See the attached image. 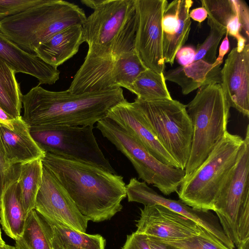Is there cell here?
<instances>
[{"mask_svg": "<svg viewBox=\"0 0 249 249\" xmlns=\"http://www.w3.org/2000/svg\"><path fill=\"white\" fill-rule=\"evenodd\" d=\"M238 249H249V239L242 242L238 247Z\"/></svg>", "mask_w": 249, "mask_h": 249, "instance_id": "ab89813d", "label": "cell"}, {"mask_svg": "<svg viewBox=\"0 0 249 249\" xmlns=\"http://www.w3.org/2000/svg\"><path fill=\"white\" fill-rule=\"evenodd\" d=\"M165 81L163 73L147 69L139 75L129 91L142 101L171 100Z\"/></svg>", "mask_w": 249, "mask_h": 249, "instance_id": "83f0119b", "label": "cell"}, {"mask_svg": "<svg viewBox=\"0 0 249 249\" xmlns=\"http://www.w3.org/2000/svg\"><path fill=\"white\" fill-rule=\"evenodd\" d=\"M0 238H1V231H0Z\"/></svg>", "mask_w": 249, "mask_h": 249, "instance_id": "7bdbcfd3", "label": "cell"}, {"mask_svg": "<svg viewBox=\"0 0 249 249\" xmlns=\"http://www.w3.org/2000/svg\"><path fill=\"white\" fill-rule=\"evenodd\" d=\"M192 0H175L167 4L163 11L161 26L163 57L165 63L173 65L177 52L188 37L191 21L189 12Z\"/></svg>", "mask_w": 249, "mask_h": 249, "instance_id": "e0dca14e", "label": "cell"}, {"mask_svg": "<svg viewBox=\"0 0 249 249\" xmlns=\"http://www.w3.org/2000/svg\"><path fill=\"white\" fill-rule=\"evenodd\" d=\"M147 69L135 50L120 56L113 64L112 80L114 87L128 90L139 75Z\"/></svg>", "mask_w": 249, "mask_h": 249, "instance_id": "f1b7e54d", "label": "cell"}, {"mask_svg": "<svg viewBox=\"0 0 249 249\" xmlns=\"http://www.w3.org/2000/svg\"><path fill=\"white\" fill-rule=\"evenodd\" d=\"M230 104L244 116L249 117V45L229 53L221 69L220 83Z\"/></svg>", "mask_w": 249, "mask_h": 249, "instance_id": "9a60e30c", "label": "cell"}, {"mask_svg": "<svg viewBox=\"0 0 249 249\" xmlns=\"http://www.w3.org/2000/svg\"><path fill=\"white\" fill-rule=\"evenodd\" d=\"M102 135L131 162L138 178L168 196L178 191L184 170L167 165L152 156L130 133L105 117L96 123Z\"/></svg>", "mask_w": 249, "mask_h": 249, "instance_id": "9c48e42d", "label": "cell"}, {"mask_svg": "<svg viewBox=\"0 0 249 249\" xmlns=\"http://www.w3.org/2000/svg\"><path fill=\"white\" fill-rule=\"evenodd\" d=\"M13 125L10 129L0 123V142L9 162L18 165L43 157L45 152L32 138L22 116L14 119Z\"/></svg>", "mask_w": 249, "mask_h": 249, "instance_id": "ffe728a7", "label": "cell"}, {"mask_svg": "<svg viewBox=\"0 0 249 249\" xmlns=\"http://www.w3.org/2000/svg\"><path fill=\"white\" fill-rule=\"evenodd\" d=\"M161 242L178 249H230L203 228L199 233L188 238L172 242Z\"/></svg>", "mask_w": 249, "mask_h": 249, "instance_id": "4dcf8cb0", "label": "cell"}, {"mask_svg": "<svg viewBox=\"0 0 249 249\" xmlns=\"http://www.w3.org/2000/svg\"><path fill=\"white\" fill-rule=\"evenodd\" d=\"M220 65L209 64L202 60L194 61L187 66H179L163 73L165 80L177 84L183 94L187 95L201 87L220 84Z\"/></svg>", "mask_w": 249, "mask_h": 249, "instance_id": "7402d4cb", "label": "cell"}, {"mask_svg": "<svg viewBox=\"0 0 249 249\" xmlns=\"http://www.w3.org/2000/svg\"><path fill=\"white\" fill-rule=\"evenodd\" d=\"M5 244V242L2 240V238H0V246H2Z\"/></svg>", "mask_w": 249, "mask_h": 249, "instance_id": "b9f144b4", "label": "cell"}, {"mask_svg": "<svg viewBox=\"0 0 249 249\" xmlns=\"http://www.w3.org/2000/svg\"><path fill=\"white\" fill-rule=\"evenodd\" d=\"M121 88L82 94L52 91L38 85L22 97V119L29 127L91 126L125 101Z\"/></svg>", "mask_w": 249, "mask_h": 249, "instance_id": "7a4b0ae2", "label": "cell"}, {"mask_svg": "<svg viewBox=\"0 0 249 249\" xmlns=\"http://www.w3.org/2000/svg\"><path fill=\"white\" fill-rule=\"evenodd\" d=\"M140 210L135 232L161 241L183 239L199 233L202 229L192 220L161 205H145Z\"/></svg>", "mask_w": 249, "mask_h": 249, "instance_id": "5bb4252c", "label": "cell"}, {"mask_svg": "<svg viewBox=\"0 0 249 249\" xmlns=\"http://www.w3.org/2000/svg\"><path fill=\"white\" fill-rule=\"evenodd\" d=\"M137 28L134 50L144 66L159 73L165 71L161 22L166 0H135Z\"/></svg>", "mask_w": 249, "mask_h": 249, "instance_id": "8fae6325", "label": "cell"}, {"mask_svg": "<svg viewBox=\"0 0 249 249\" xmlns=\"http://www.w3.org/2000/svg\"><path fill=\"white\" fill-rule=\"evenodd\" d=\"M89 221L110 219L126 197L123 177L97 166L45 153L41 159Z\"/></svg>", "mask_w": 249, "mask_h": 249, "instance_id": "6da1fadb", "label": "cell"}, {"mask_svg": "<svg viewBox=\"0 0 249 249\" xmlns=\"http://www.w3.org/2000/svg\"><path fill=\"white\" fill-rule=\"evenodd\" d=\"M225 34L226 36L219 47L218 56L216 57V60L214 62L216 65H221L223 62L224 56L229 51L230 42L228 38V35L226 33Z\"/></svg>", "mask_w": 249, "mask_h": 249, "instance_id": "d590c367", "label": "cell"}, {"mask_svg": "<svg viewBox=\"0 0 249 249\" xmlns=\"http://www.w3.org/2000/svg\"><path fill=\"white\" fill-rule=\"evenodd\" d=\"M42 0H0V20L19 13Z\"/></svg>", "mask_w": 249, "mask_h": 249, "instance_id": "d6a6232c", "label": "cell"}, {"mask_svg": "<svg viewBox=\"0 0 249 249\" xmlns=\"http://www.w3.org/2000/svg\"><path fill=\"white\" fill-rule=\"evenodd\" d=\"M208 24L210 28L209 35L196 50L194 61L202 60L209 64H213L216 59L218 45L223 35L226 34V29L209 19H208Z\"/></svg>", "mask_w": 249, "mask_h": 249, "instance_id": "f546056e", "label": "cell"}, {"mask_svg": "<svg viewBox=\"0 0 249 249\" xmlns=\"http://www.w3.org/2000/svg\"><path fill=\"white\" fill-rule=\"evenodd\" d=\"M0 58L21 72L36 78L39 85L54 84L59 79L57 68L51 66L35 53H27L0 31Z\"/></svg>", "mask_w": 249, "mask_h": 249, "instance_id": "ac0fdd59", "label": "cell"}, {"mask_svg": "<svg viewBox=\"0 0 249 249\" xmlns=\"http://www.w3.org/2000/svg\"><path fill=\"white\" fill-rule=\"evenodd\" d=\"M148 242L151 249H178L152 237L148 236Z\"/></svg>", "mask_w": 249, "mask_h": 249, "instance_id": "74e56055", "label": "cell"}, {"mask_svg": "<svg viewBox=\"0 0 249 249\" xmlns=\"http://www.w3.org/2000/svg\"><path fill=\"white\" fill-rule=\"evenodd\" d=\"M189 15L190 18L201 23L208 17V13L205 8L200 7L190 11Z\"/></svg>", "mask_w": 249, "mask_h": 249, "instance_id": "8d00e7d4", "label": "cell"}, {"mask_svg": "<svg viewBox=\"0 0 249 249\" xmlns=\"http://www.w3.org/2000/svg\"><path fill=\"white\" fill-rule=\"evenodd\" d=\"M208 19L226 29L236 39L241 35L249 41V8L242 0H201Z\"/></svg>", "mask_w": 249, "mask_h": 249, "instance_id": "d6986e66", "label": "cell"}, {"mask_svg": "<svg viewBox=\"0 0 249 249\" xmlns=\"http://www.w3.org/2000/svg\"><path fill=\"white\" fill-rule=\"evenodd\" d=\"M249 125L238 159L214 204L227 237L238 247L249 239Z\"/></svg>", "mask_w": 249, "mask_h": 249, "instance_id": "52a82bcc", "label": "cell"}, {"mask_svg": "<svg viewBox=\"0 0 249 249\" xmlns=\"http://www.w3.org/2000/svg\"><path fill=\"white\" fill-rule=\"evenodd\" d=\"M91 126L29 127L30 134L45 153L97 166L116 174L101 151Z\"/></svg>", "mask_w": 249, "mask_h": 249, "instance_id": "30bf717a", "label": "cell"}, {"mask_svg": "<svg viewBox=\"0 0 249 249\" xmlns=\"http://www.w3.org/2000/svg\"><path fill=\"white\" fill-rule=\"evenodd\" d=\"M83 42L82 25H73L39 44L34 53L47 64L57 68L76 54Z\"/></svg>", "mask_w": 249, "mask_h": 249, "instance_id": "44dd1931", "label": "cell"}, {"mask_svg": "<svg viewBox=\"0 0 249 249\" xmlns=\"http://www.w3.org/2000/svg\"><path fill=\"white\" fill-rule=\"evenodd\" d=\"M27 215L23 208L18 181L11 184L0 200V223L6 235L15 240L24 230Z\"/></svg>", "mask_w": 249, "mask_h": 249, "instance_id": "603a6c76", "label": "cell"}, {"mask_svg": "<svg viewBox=\"0 0 249 249\" xmlns=\"http://www.w3.org/2000/svg\"><path fill=\"white\" fill-rule=\"evenodd\" d=\"M133 103L160 143L184 170L193 134L186 105L173 99L146 102L135 98Z\"/></svg>", "mask_w": 249, "mask_h": 249, "instance_id": "ba28073f", "label": "cell"}, {"mask_svg": "<svg viewBox=\"0 0 249 249\" xmlns=\"http://www.w3.org/2000/svg\"><path fill=\"white\" fill-rule=\"evenodd\" d=\"M0 249H16L15 247L5 244L2 246H0Z\"/></svg>", "mask_w": 249, "mask_h": 249, "instance_id": "60d3db41", "label": "cell"}, {"mask_svg": "<svg viewBox=\"0 0 249 249\" xmlns=\"http://www.w3.org/2000/svg\"><path fill=\"white\" fill-rule=\"evenodd\" d=\"M86 18L84 10L73 3L42 0L0 20V31L24 51L34 53L39 44L69 27L82 25Z\"/></svg>", "mask_w": 249, "mask_h": 249, "instance_id": "277c9868", "label": "cell"}, {"mask_svg": "<svg viewBox=\"0 0 249 249\" xmlns=\"http://www.w3.org/2000/svg\"><path fill=\"white\" fill-rule=\"evenodd\" d=\"M15 70L0 58V107L13 119L20 116L22 97Z\"/></svg>", "mask_w": 249, "mask_h": 249, "instance_id": "484cf974", "label": "cell"}, {"mask_svg": "<svg viewBox=\"0 0 249 249\" xmlns=\"http://www.w3.org/2000/svg\"><path fill=\"white\" fill-rule=\"evenodd\" d=\"M43 167L40 159L20 164L19 175L17 181L27 216L29 212L35 209L36 197L42 180Z\"/></svg>", "mask_w": 249, "mask_h": 249, "instance_id": "4316f807", "label": "cell"}, {"mask_svg": "<svg viewBox=\"0 0 249 249\" xmlns=\"http://www.w3.org/2000/svg\"><path fill=\"white\" fill-rule=\"evenodd\" d=\"M35 210L48 220L86 232L89 220L81 213L64 187L44 166Z\"/></svg>", "mask_w": 249, "mask_h": 249, "instance_id": "7c38bea8", "label": "cell"}, {"mask_svg": "<svg viewBox=\"0 0 249 249\" xmlns=\"http://www.w3.org/2000/svg\"><path fill=\"white\" fill-rule=\"evenodd\" d=\"M236 40L237 42V45L236 49L238 52H240L243 51L245 48L246 43H248V41L241 35L236 39Z\"/></svg>", "mask_w": 249, "mask_h": 249, "instance_id": "f35d334b", "label": "cell"}, {"mask_svg": "<svg viewBox=\"0 0 249 249\" xmlns=\"http://www.w3.org/2000/svg\"><path fill=\"white\" fill-rule=\"evenodd\" d=\"M186 107L192 122L193 134L185 177L200 166L228 131L231 108L220 84L216 83L199 88Z\"/></svg>", "mask_w": 249, "mask_h": 249, "instance_id": "8992f818", "label": "cell"}, {"mask_svg": "<svg viewBox=\"0 0 249 249\" xmlns=\"http://www.w3.org/2000/svg\"><path fill=\"white\" fill-rule=\"evenodd\" d=\"M128 202H135L145 205L159 204L182 214L196 222L212 233L230 249H233V243L227 237L218 222V218L210 211L192 208L180 200L167 198L159 195L144 181L132 178L126 185Z\"/></svg>", "mask_w": 249, "mask_h": 249, "instance_id": "4fadbf2b", "label": "cell"}, {"mask_svg": "<svg viewBox=\"0 0 249 249\" xmlns=\"http://www.w3.org/2000/svg\"><path fill=\"white\" fill-rule=\"evenodd\" d=\"M243 143L240 136L227 131L200 166L184 178L177 192L180 200L196 210L213 211Z\"/></svg>", "mask_w": 249, "mask_h": 249, "instance_id": "5b68a950", "label": "cell"}, {"mask_svg": "<svg viewBox=\"0 0 249 249\" xmlns=\"http://www.w3.org/2000/svg\"><path fill=\"white\" fill-rule=\"evenodd\" d=\"M15 241L16 249H53L50 226L35 209L27 214L22 234Z\"/></svg>", "mask_w": 249, "mask_h": 249, "instance_id": "d4e9b609", "label": "cell"}, {"mask_svg": "<svg viewBox=\"0 0 249 249\" xmlns=\"http://www.w3.org/2000/svg\"><path fill=\"white\" fill-rule=\"evenodd\" d=\"M196 50L191 46L181 47L177 53L175 58L181 66H187L195 61Z\"/></svg>", "mask_w": 249, "mask_h": 249, "instance_id": "e575fe53", "label": "cell"}, {"mask_svg": "<svg viewBox=\"0 0 249 249\" xmlns=\"http://www.w3.org/2000/svg\"><path fill=\"white\" fill-rule=\"evenodd\" d=\"M44 218L50 228L53 249H105L106 240L101 235L79 231Z\"/></svg>", "mask_w": 249, "mask_h": 249, "instance_id": "cb8c5ba5", "label": "cell"}, {"mask_svg": "<svg viewBox=\"0 0 249 249\" xmlns=\"http://www.w3.org/2000/svg\"><path fill=\"white\" fill-rule=\"evenodd\" d=\"M106 117L133 135L156 159L167 165L180 169L178 163L160 143L133 102L125 100L116 105L109 111Z\"/></svg>", "mask_w": 249, "mask_h": 249, "instance_id": "2e32d148", "label": "cell"}, {"mask_svg": "<svg viewBox=\"0 0 249 249\" xmlns=\"http://www.w3.org/2000/svg\"><path fill=\"white\" fill-rule=\"evenodd\" d=\"M20 164L9 162L0 142V200L6 189L18 180Z\"/></svg>", "mask_w": 249, "mask_h": 249, "instance_id": "1f68e13d", "label": "cell"}, {"mask_svg": "<svg viewBox=\"0 0 249 249\" xmlns=\"http://www.w3.org/2000/svg\"><path fill=\"white\" fill-rule=\"evenodd\" d=\"M93 10L82 25V37L89 50L79 70L107 67L134 50L137 28L135 0H82Z\"/></svg>", "mask_w": 249, "mask_h": 249, "instance_id": "3957f363", "label": "cell"}, {"mask_svg": "<svg viewBox=\"0 0 249 249\" xmlns=\"http://www.w3.org/2000/svg\"><path fill=\"white\" fill-rule=\"evenodd\" d=\"M122 249H151L148 236L145 234L133 232L127 236L126 241Z\"/></svg>", "mask_w": 249, "mask_h": 249, "instance_id": "836d02e7", "label": "cell"}]
</instances>
